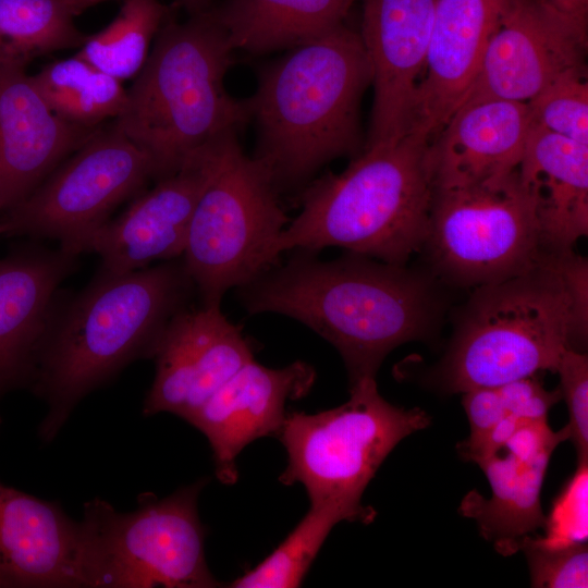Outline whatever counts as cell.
Returning a JSON list of instances; mask_svg holds the SVG:
<instances>
[{
    "label": "cell",
    "mask_w": 588,
    "mask_h": 588,
    "mask_svg": "<svg viewBox=\"0 0 588 588\" xmlns=\"http://www.w3.org/2000/svg\"><path fill=\"white\" fill-rule=\"evenodd\" d=\"M530 124L527 102L491 100L456 110L428 147L434 189L489 183L517 171Z\"/></svg>",
    "instance_id": "22"
},
{
    "label": "cell",
    "mask_w": 588,
    "mask_h": 588,
    "mask_svg": "<svg viewBox=\"0 0 588 588\" xmlns=\"http://www.w3.org/2000/svg\"><path fill=\"white\" fill-rule=\"evenodd\" d=\"M156 375L143 415L171 413L187 421L237 370L254 359L250 341L221 311L203 304L179 311L154 355Z\"/></svg>",
    "instance_id": "13"
},
{
    "label": "cell",
    "mask_w": 588,
    "mask_h": 588,
    "mask_svg": "<svg viewBox=\"0 0 588 588\" xmlns=\"http://www.w3.org/2000/svg\"><path fill=\"white\" fill-rule=\"evenodd\" d=\"M462 404L473 441L506 419H548L550 409L562 400L560 389L547 390L536 376L466 391Z\"/></svg>",
    "instance_id": "29"
},
{
    "label": "cell",
    "mask_w": 588,
    "mask_h": 588,
    "mask_svg": "<svg viewBox=\"0 0 588 588\" xmlns=\"http://www.w3.org/2000/svg\"><path fill=\"white\" fill-rule=\"evenodd\" d=\"M342 520L353 523L351 514L340 505H310L306 515L268 556L228 587H299L331 529Z\"/></svg>",
    "instance_id": "28"
},
{
    "label": "cell",
    "mask_w": 588,
    "mask_h": 588,
    "mask_svg": "<svg viewBox=\"0 0 588 588\" xmlns=\"http://www.w3.org/2000/svg\"><path fill=\"white\" fill-rule=\"evenodd\" d=\"M70 0H0V65L26 68L34 58L86 39Z\"/></svg>",
    "instance_id": "26"
},
{
    "label": "cell",
    "mask_w": 588,
    "mask_h": 588,
    "mask_svg": "<svg viewBox=\"0 0 588 588\" xmlns=\"http://www.w3.org/2000/svg\"><path fill=\"white\" fill-rule=\"evenodd\" d=\"M565 440L566 427L554 431L548 419L528 421L470 460L485 473L491 497L470 491L460 513L473 518L481 536L502 555L517 552L525 537L543 528L542 483L552 453Z\"/></svg>",
    "instance_id": "15"
},
{
    "label": "cell",
    "mask_w": 588,
    "mask_h": 588,
    "mask_svg": "<svg viewBox=\"0 0 588 588\" xmlns=\"http://www.w3.org/2000/svg\"><path fill=\"white\" fill-rule=\"evenodd\" d=\"M370 84L360 34L345 24L260 69L246 99L253 157L280 194L303 189L330 161L359 154V106Z\"/></svg>",
    "instance_id": "4"
},
{
    "label": "cell",
    "mask_w": 588,
    "mask_h": 588,
    "mask_svg": "<svg viewBox=\"0 0 588 588\" xmlns=\"http://www.w3.org/2000/svg\"><path fill=\"white\" fill-rule=\"evenodd\" d=\"M234 134L192 155L175 173L138 194L123 213L85 242L82 253L100 257L99 272L121 274L182 257L198 197L224 142Z\"/></svg>",
    "instance_id": "14"
},
{
    "label": "cell",
    "mask_w": 588,
    "mask_h": 588,
    "mask_svg": "<svg viewBox=\"0 0 588 588\" xmlns=\"http://www.w3.org/2000/svg\"><path fill=\"white\" fill-rule=\"evenodd\" d=\"M588 332V262L574 249L546 252L527 270L475 289L437 376L446 392L555 372L583 352Z\"/></svg>",
    "instance_id": "3"
},
{
    "label": "cell",
    "mask_w": 588,
    "mask_h": 588,
    "mask_svg": "<svg viewBox=\"0 0 588 588\" xmlns=\"http://www.w3.org/2000/svg\"><path fill=\"white\" fill-rule=\"evenodd\" d=\"M233 51L213 10L162 24L112 122L149 157L155 181L249 122L247 101L225 87Z\"/></svg>",
    "instance_id": "5"
},
{
    "label": "cell",
    "mask_w": 588,
    "mask_h": 588,
    "mask_svg": "<svg viewBox=\"0 0 588 588\" xmlns=\"http://www.w3.org/2000/svg\"><path fill=\"white\" fill-rule=\"evenodd\" d=\"M154 180L149 157L113 123L97 128L23 201L7 210L0 234L57 240L78 256L126 199Z\"/></svg>",
    "instance_id": "11"
},
{
    "label": "cell",
    "mask_w": 588,
    "mask_h": 588,
    "mask_svg": "<svg viewBox=\"0 0 588 588\" xmlns=\"http://www.w3.org/2000/svg\"><path fill=\"white\" fill-rule=\"evenodd\" d=\"M580 29L587 32L588 0H539Z\"/></svg>",
    "instance_id": "34"
},
{
    "label": "cell",
    "mask_w": 588,
    "mask_h": 588,
    "mask_svg": "<svg viewBox=\"0 0 588 588\" xmlns=\"http://www.w3.org/2000/svg\"><path fill=\"white\" fill-rule=\"evenodd\" d=\"M195 291L181 258L94 280L65 304L57 301L39 351L32 390L47 404L39 438L51 442L76 405L140 358H152L171 319Z\"/></svg>",
    "instance_id": "2"
},
{
    "label": "cell",
    "mask_w": 588,
    "mask_h": 588,
    "mask_svg": "<svg viewBox=\"0 0 588 588\" xmlns=\"http://www.w3.org/2000/svg\"><path fill=\"white\" fill-rule=\"evenodd\" d=\"M79 522L0 480V588H85Z\"/></svg>",
    "instance_id": "20"
},
{
    "label": "cell",
    "mask_w": 588,
    "mask_h": 588,
    "mask_svg": "<svg viewBox=\"0 0 588 588\" xmlns=\"http://www.w3.org/2000/svg\"><path fill=\"white\" fill-rule=\"evenodd\" d=\"M208 478L158 498L140 493L119 512L99 498L84 503L81 572L85 588H215L223 586L205 555L198 498Z\"/></svg>",
    "instance_id": "7"
},
{
    "label": "cell",
    "mask_w": 588,
    "mask_h": 588,
    "mask_svg": "<svg viewBox=\"0 0 588 588\" xmlns=\"http://www.w3.org/2000/svg\"><path fill=\"white\" fill-rule=\"evenodd\" d=\"M315 254L295 250L237 296L249 315L286 316L329 342L350 384L376 378L391 351L434 328L441 305L427 274L350 252L331 260Z\"/></svg>",
    "instance_id": "1"
},
{
    "label": "cell",
    "mask_w": 588,
    "mask_h": 588,
    "mask_svg": "<svg viewBox=\"0 0 588 588\" xmlns=\"http://www.w3.org/2000/svg\"><path fill=\"white\" fill-rule=\"evenodd\" d=\"M509 0H438L408 134L430 144L478 72Z\"/></svg>",
    "instance_id": "18"
},
{
    "label": "cell",
    "mask_w": 588,
    "mask_h": 588,
    "mask_svg": "<svg viewBox=\"0 0 588 588\" xmlns=\"http://www.w3.org/2000/svg\"><path fill=\"white\" fill-rule=\"evenodd\" d=\"M586 74V66L566 71L527 101L531 123L588 145Z\"/></svg>",
    "instance_id": "30"
},
{
    "label": "cell",
    "mask_w": 588,
    "mask_h": 588,
    "mask_svg": "<svg viewBox=\"0 0 588 588\" xmlns=\"http://www.w3.org/2000/svg\"><path fill=\"white\" fill-rule=\"evenodd\" d=\"M527 559L530 585L536 588H586L588 586L587 542L550 546L527 536L519 546Z\"/></svg>",
    "instance_id": "31"
},
{
    "label": "cell",
    "mask_w": 588,
    "mask_h": 588,
    "mask_svg": "<svg viewBox=\"0 0 588 588\" xmlns=\"http://www.w3.org/2000/svg\"><path fill=\"white\" fill-rule=\"evenodd\" d=\"M438 0H363L360 37L371 68L373 102L364 148L409 131Z\"/></svg>",
    "instance_id": "16"
},
{
    "label": "cell",
    "mask_w": 588,
    "mask_h": 588,
    "mask_svg": "<svg viewBox=\"0 0 588 588\" xmlns=\"http://www.w3.org/2000/svg\"><path fill=\"white\" fill-rule=\"evenodd\" d=\"M168 16L160 0H123L115 17L87 36L76 54L121 82L134 78Z\"/></svg>",
    "instance_id": "27"
},
{
    "label": "cell",
    "mask_w": 588,
    "mask_h": 588,
    "mask_svg": "<svg viewBox=\"0 0 588 588\" xmlns=\"http://www.w3.org/2000/svg\"><path fill=\"white\" fill-rule=\"evenodd\" d=\"M315 380L314 367L303 360L269 368L253 359L200 406L187 422L207 438L220 482H236L241 451L256 439L278 437L286 403L306 396Z\"/></svg>",
    "instance_id": "17"
},
{
    "label": "cell",
    "mask_w": 588,
    "mask_h": 588,
    "mask_svg": "<svg viewBox=\"0 0 588 588\" xmlns=\"http://www.w3.org/2000/svg\"><path fill=\"white\" fill-rule=\"evenodd\" d=\"M76 258L59 247L0 259V400L30 389L58 287L76 268Z\"/></svg>",
    "instance_id": "21"
},
{
    "label": "cell",
    "mask_w": 588,
    "mask_h": 588,
    "mask_svg": "<svg viewBox=\"0 0 588 588\" xmlns=\"http://www.w3.org/2000/svg\"><path fill=\"white\" fill-rule=\"evenodd\" d=\"M429 144L407 134L364 148L340 173L311 180L301 211L277 242V253L342 247L384 262L406 265L422 249L433 199Z\"/></svg>",
    "instance_id": "6"
},
{
    "label": "cell",
    "mask_w": 588,
    "mask_h": 588,
    "mask_svg": "<svg viewBox=\"0 0 588 588\" xmlns=\"http://www.w3.org/2000/svg\"><path fill=\"white\" fill-rule=\"evenodd\" d=\"M588 462L577 464L572 478L555 499L546 516V535L539 537L550 546L587 542Z\"/></svg>",
    "instance_id": "32"
},
{
    "label": "cell",
    "mask_w": 588,
    "mask_h": 588,
    "mask_svg": "<svg viewBox=\"0 0 588 588\" xmlns=\"http://www.w3.org/2000/svg\"><path fill=\"white\" fill-rule=\"evenodd\" d=\"M96 130L58 118L24 68L0 65V210L23 201Z\"/></svg>",
    "instance_id": "19"
},
{
    "label": "cell",
    "mask_w": 588,
    "mask_h": 588,
    "mask_svg": "<svg viewBox=\"0 0 588 588\" xmlns=\"http://www.w3.org/2000/svg\"><path fill=\"white\" fill-rule=\"evenodd\" d=\"M431 417L419 407H397L381 396L376 378L350 384V399L316 414L287 412L278 438L287 465L283 485L304 486L310 505L332 503L353 522L371 523L376 511L362 504L369 481L392 450L427 428Z\"/></svg>",
    "instance_id": "8"
},
{
    "label": "cell",
    "mask_w": 588,
    "mask_h": 588,
    "mask_svg": "<svg viewBox=\"0 0 588 588\" xmlns=\"http://www.w3.org/2000/svg\"><path fill=\"white\" fill-rule=\"evenodd\" d=\"M266 168L231 135L194 208L185 269L203 304L220 305L233 287L279 264L275 246L290 222Z\"/></svg>",
    "instance_id": "9"
},
{
    "label": "cell",
    "mask_w": 588,
    "mask_h": 588,
    "mask_svg": "<svg viewBox=\"0 0 588 588\" xmlns=\"http://www.w3.org/2000/svg\"><path fill=\"white\" fill-rule=\"evenodd\" d=\"M32 79L50 110L64 122L96 130L117 119L127 97L123 82L74 54L46 64Z\"/></svg>",
    "instance_id": "25"
},
{
    "label": "cell",
    "mask_w": 588,
    "mask_h": 588,
    "mask_svg": "<svg viewBox=\"0 0 588 588\" xmlns=\"http://www.w3.org/2000/svg\"><path fill=\"white\" fill-rule=\"evenodd\" d=\"M422 249L439 275L475 289L537 264L546 250L518 171L489 183L436 188Z\"/></svg>",
    "instance_id": "10"
},
{
    "label": "cell",
    "mask_w": 588,
    "mask_h": 588,
    "mask_svg": "<svg viewBox=\"0 0 588 588\" xmlns=\"http://www.w3.org/2000/svg\"><path fill=\"white\" fill-rule=\"evenodd\" d=\"M517 171L543 249H574L588 234V145L531 123Z\"/></svg>",
    "instance_id": "23"
},
{
    "label": "cell",
    "mask_w": 588,
    "mask_h": 588,
    "mask_svg": "<svg viewBox=\"0 0 588 588\" xmlns=\"http://www.w3.org/2000/svg\"><path fill=\"white\" fill-rule=\"evenodd\" d=\"M356 0H224L213 10L234 50L294 49L340 25Z\"/></svg>",
    "instance_id": "24"
},
{
    "label": "cell",
    "mask_w": 588,
    "mask_h": 588,
    "mask_svg": "<svg viewBox=\"0 0 588 588\" xmlns=\"http://www.w3.org/2000/svg\"><path fill=\"white\" fill-rule=\"evenodd\" d=\"M560 391L569 420L565 426L568 440L577 453V464L588 462V357L584 352L568 348L558 364Z\"/></svg>",
    "instance_id": "33"
},
{
    "label": "cell",
    "mask_w": 588,
    "mask_h": 588,
    "mask_svg": "<svg viewBox=\"0 0 588 588\" xmlns=\"http://www.w3.org/2000/svg\"><path fill=\"white\" fill-rule=\"evenodd\" d=\"M586 50L587 32L539 0H509L456 110L491 100L527 102L564 72L586 66Z\"/></svg>",
    "instance_id": "12"
},
{
    "label": "cell",
    "mask_w": 588,
    "mask_h": 588,
    "mask_svg": "<svg viewBox=\"0 0 588 588\" xmlns=\"http://www.w3.org/2000/svg\"><path fill=\"white\" fill-rule=\"evenodd\" d=\"M103 2H107V1H112V0H102Z\"/></svg>",
    "instance_id": "35"
}]
</instances>
